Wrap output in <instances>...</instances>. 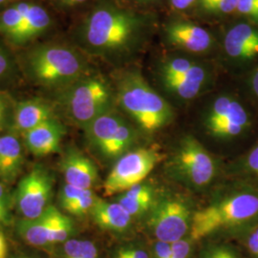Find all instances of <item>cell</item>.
<instances>
[{
	"mask_svg": "<svg viewBox=\"0 0 258 258\" xmlns=\"http://www.w3.org/2000/svg\"><path fill=\"white\" fill-rule=\"evenodd\" d=\"M17 1H19V0H0V12Z\"/></svg>",
	"mask_w": 258,
	"mask_h": 258,
	"instance_id": "obj_44",
	"label": "cell"
},
{
	"mask_svg": "<svg viewBox=\"0 0 258 258\" xmlns=\"http://www.w3.org/2000/svg\"><path fill=\"white\" fill-rule=\"evenodd\" d=\"M132 1H135L141 4H151V3H156L159 0H132Z\"/></svg>",
	"mask_w": 258,
	"mask_h": 258,
	"instance_id": "obj_45",
	"label": "cell"
},
{
	"mask_svg": "<svg viewBox=\"0 0 258 258\" xmlns=\"http://www.w3.org/2000/svg\"><path fill=\"white\" fill-rule=\"evenodd\" d=\"M152 257L150 258H170L171 253V243L156 240L152 246Z\"/></svg>",
	"mask_w": 258,
	"mask_h": 258,
	"instance_id": "obj_37",
	"label": "cell"
},
{
	"mask_svg": "<svg viewBox=\"0 0 258 258\" xmlns=\"http://www.w3.org/2000/svg\"><path fill=\"white\" fill-rule=\"evenodd\" d=\"M116 98L121 109L148 133L165 127L173 119L171 106L137 71L120 76Z\"/></svg>",
	"mask_w": 258,
	"mask_h": 258,
	"instance_id": "obj_4",
	"label": "cell"
},
{
	"mask_svg": "<svg viewBox=\"0 0 258 258\" xmlns=\"http://www.w3.org/2000/svg\"><path fill=\"white\" fill-rule=\"evenodd\" d=\"M115 95L110 84L100 76L86 75L60 90L58 102L65 114L84 128L111 110Z\"/></svg>",
	"mask_w": 258,
	"mask_h": 258,
	"instance_id": "obj_5",
	"label": "cell"
},
{
	"mask_svg": "<svg viewBox=\"0 0 258 258\" xmlns=\"http://www.w3.org/2000/svg\"><path fill=\"white\" fill-rule=\"evenodd\" d=\"M236 12L247 22L258 26V0H238Z\"/></svg>",
	"mask_w": 258,
	"mask_h": 258,
	"instance_id": "obj_31",
	"label": "cell"
},
{
	"mask_svg": "<svg viewBox=\"0 0 258 258\" xmlns=\"http://www.w3.org/2000/svg\"><path fill=\"white\" fill-rule=\"evenodd\" d=\"M192 241L190 237L188 239L178 240L176 242L171 243V253L170 258H188L191 247H192Z\"/></svg>",
	"mask_w": 258,
	"mask_h": 258,
	"instance_id": "obj_33",
	"label": "cell"
},
{
	"mask_svg": "<svg viewBox=\"0 0 258 258\" xmlns=\"http://www.w3.org/2000/svg\"><path fill=\"white\" fill-rule=\"evenodd\" d=\"M23 64L28 77L37 84L60 90L89 74L83 54L61 43H43L31 48L25 53Z\"/></svg>",
	"mask_w": 258,
	"mask_h": 258,
	"instance_id": "obj_2",
	"label": "cell"
},
{
	"mask_svg": "<svg viewBox=\"0 0 258 258\" xmlns=\"http://www.w3.org/2000/svg\"><path fill=\"white\" fill-rule=\"evenodd\" d=\"M64 134V126L55 117L23 135L29 151L35 156L44 157L58 151Z\"/></svg>",
	"mask_w": 258,
	"mask_h": 258,
	"instance_id": "obj_15",
	"label": "cell"
},
{
	"mask_svg": "<svg viewBox=\"0 0 258 258\" xmlns=\"http://www.w3.org/2000/svg\"><path fill=\"white\" fill-rule=\"evenodd\" d=\"M164 34L170 46L194 54L207 53L214 45L213 37L206 28L186 20L170 21Z\"/></svg>",
	"mask_w": 258,
	"mask_h": 258,
	"instance_id": "obj_12",
	"label": "cell"
},
{
	"mask_svg": "<svg viewBox=\"0 0 258 258\" xmlns=\"http://www.w3.org/2000/svg\"><path fill=\"white\" fill-rule=\"evenodd\" d=\"M61 169L66 184L92 189L98 180V170L92 161L83 153L73 150L62 160Z\"/></svg>",
	"mask_w": 258,
	"mask_h": 258,
	"instance_id": "obj_16",
	"label": "cell"
},
{
	"mask_svg": "<svg viewBox=\"0 0 258 258\" xmlns=\"http://www.w3.org/2000/svg\"><path fill=\"white\" fill-rule=\"evenodd\" d=\"M20 258H27V257H20Z\"/></svg>",
	"mask_w": 258,
	"mask_h": 258,
	"instance_id": "obj_47",
	"label": "cell"
},
{
	"mask_svg": "<svg viewBox=\"0 0 258 258\" xmlns=\"http://www.w3.org/2000/svg\"><path fill=\"white\" fill-rule=\"evenodd\" d=\"M196 62L184 56H172L162 61L159 71L162 80L175 78L190 70Z\"/></svg>",
	"mask_w": 258,
	"mask_h": 258,
	"instance_id": "obj_26",
	"label": "cell"
},
{
	"mask_svg": "<svg viewBox=\"0 0 258 258\" xmlns=\"http://www.w3.org/2000/svg\"><path fill=\"white\" fill-rule=\"evenodd\" d=\"M198 3L206 14L226 16L236 12L238 0H198Z\"/></svg>",
	"mask_w": 258,
	"mask_h": 258,
	"instance_id": "obj_27",
	"label": "cell"
},
{
	"mask_svg": "<svg viewBox=\"0 0 258 258\" xmlns=\"http://www.w3.org/2000/svg\"><path fill=\"white\" fill-rule=\"evenodd\" d=\"M23 164L22 148L15 135L0 136V179L13 182L20 172Z\"/></svg>",
	"mask_w": 258,
	"mask_h": 258,
	"instance_id": "obj_21",
	"label": "cell"
},
{
	"mask_svg": "<svg viewBox=\"0 0 258 258\" xmlns=\"http://www.w3.org/2000/svg\"><path fill=\"white\" fill-rule=\"evenodd\" d=\"M57 209L50 205L45 212L35 219H22L18 224L19 236L36 248L49 247V235Z\"/></svg>",
	"mask_w": 258,
	"mask_h": 258,
	"instance_id": "obj_19",
	"label": "cell"
},
{
	"mask_svg": "<svg viewBox=\"0 0 258 258\" xmlns=\"http://www.w3.org/2000/svg\"><path fill=\"white\" fill-rule=\"evenodd\" d=\"M85 131L93 147L109 159L128 152L136 138L133 127L113 109L92 120Z\"/></svg>",
	"mask_w": 258,
	"mask_h": 258,
	"instance_id": "obj_6",
	"label": "cell"
},
{
	"mask_svg": "<svg viewBox=\"0 0 258 258\" xmlns=\"http://www.w3.org/2000/svg\"><path fill=\"white\" fill-rule=\"evenodd\" d=\"M201 258H239V256L231 249L221 246L208 249Z\"/></svg>",
	"mask_w": 258,
	"mask_h": 258,
	"instance_id": "obj_36",
	"label": "cell"
},
{
	"mask_svg": "<svg viewBox=\"0 0 258 258\" xmlns=\"http://www.w3.org/2000/svg\"><path fill=\"white\" fill-rule=\"evenodd\" d=\"M60 258H99V250L90 240L70 238L63 243Z\"/></svg>",
	"mask_w": 258,
	"mask_h": 258,
	"instance_id": "obj_24",
	"label": "cell"
},
{
	"mask_svg": "<svg viewBox=\"0 0 258 258\" xmlns=\"http://www.w3.org/2000/svg\"><path fill=\"white\" fill-rule=\"evenodd\" d=\"M115 258H150V254L139 245H127L118 249Z\"/></svg>",
	"mask_w": 258,
	"mask_h": 258,
	"instance_id": "obj_34",
	"label": "cell"
},
{
	"mask_svg": "<svg viewBox=\"0 0 258 258\" xmlns=\"http://www.w3.org/2000/svg\"><path fill=\"white\" fill-rule=\"evenodd\" d=\"M173 166L179 176L196 187L211 184L216 173L214 159L203 145L191 136H186L180 142Z\"/></svg>",
	"mask_w": 258,
	"mask_h": 258,
	"instance_id": "obj_8",
	"label": "cell"
},
{
	"mask_svg": "<svg viewBox=\"0 0 258 258\" xmlns=\"http://www.w3.org/2000/svg\"><path fill=\"white\" fill-rule=\"evenodd\" d=\"M74 223L72 219L57 210L55 220L49 235V246L64 243L74 233Z\"/></svg>",
	"mask_w": 258,
	"mask_h": 258,
	"instance_id": "obj_25",
	"label": "cell"
},
{
	"mask_svg": "<svg viewBox=\"0 0 258 258\" xmlns=\"http://www.w3.org/2000/svg\"><path fill=\"white\" fill-rule=\"evenodd\" d=\"M15 73V62L8 51L0 46V82L10 79Z\"/></svg>",
	"mask_w": 258,
	"mask_h": 258,
	"instance_id": "obj_32",
	"label": "cell"
},
{
	"mask_svg": "<svg viewBox=\"0 0 258 258\" xmlns=\"http://www.w3.org/2000/svg\"><path fill=\"white\" fill-rule=\"evenodd\" d=\"M10 222V199L8 192L0 183V225H7Z\"/></svg>",
	"mask_w": 258,
	"mask_h": 258,
	"instance_id": "obj_35",
	"label": "cell"
},
{
	"mask_svg": "<svg viewBox=\"0 0 258 258\" xmlns=\"http://www.w3.org/2000/svg\"><path fill=\"white\" fill-rule=\"evenodd\" d=\"M227 56L237 62L247 63L258 58V26L241 22L231 26L224 37Z\"/></svg>",
	"mask_w": 258,
	"mask_h": 258,
	"instance_id": "obj_13",
	"label": "cell"
},
{
	"mask_svg": "<svg viewBox=\"0 0 258 258\" xmlns=\"http://www.w3.org/2000/svg\"><path fill=\"white\" fill-rule=\"evenodd\" d=\"M89 190L90 189L81 188L71 184H65L59 194L60 207L65 211L68 207L80 200L83 195H85Z\"/></svg>",
	"mask_w": 258,
	"mask_h": 258,
	"instance_id": "obj_30",
	"label": "cell"
},
{
	"mask_svg": "<svg viewBox=\"0 0 258 258\" xmlns=\"http://www.w3.org/2000/svg\"><path fill=\"white\" fill-rule=\"evenodd\" d=\"M149 19L116 0H99L75 31V39L89 55L119 59L134 53L147 37Z\"/></svg>",
	"mask_w": 258,
	"mask_h": 258,
	"instance_id": "obj_1",
	"label": "cell"
},
{
	"mask_svg": "<svg viewBox=\"0 0 258 258\" xmlns=\"http://www.w3.org/2000/svg\"><path fill=\"white\" fill-rule=\"evenodd\" d=\"M191 212L179 198H166L159 202L150 213L148 224L157 240L173 243L183 239L190 230Z\"/></svg>",
	"mask_w": 258,
	"mask_h": 258,
	"instance_id": "obj_9",
	"label": "cell"
},
{
	"mask_svg": "<svg viewBox=\"0 0 258 258\" xmlns=\"http://www.w3.org/2000/svg\"><path fill=\"white\" fill-rule=\"evenodd\" d=\"M55 118L54 108L41 99L20 102L14 110V127L23 134Z\"/></svg>",
	"mask_w": 258,
	"mask_h": 258,
	"instance_id": "obj_18",
	"label": "cell"
},
{
	"mask_svg": "<svg viewBox=\"0 0 258 258\" xmlns=\"http://www.w3.org/2000/svg\"><path fill=\"white\" fill-rule=\"evenodd\" d=\"M53 177L41 166H36L19 182L16 201L24 219H35L50 206L54 185Z\"/></svg>",
	"mask_w": 258,
	"mask_h": 258,
	"instance_id": "obj_10",
	"label": "cell"
},
{
	"mask_svg": "<svg viewBox=\"0 0 258 258\" xmlns=\"http://www.w3.org/2000/svg\"><path fill=\"white\" fill-rule=\"evenodd\" d=\"M51 1L59 9L72 10L83 6L89 0H51Z\"/></svg>",
	"mask_w": 258,
	"mask_h": 258,
	"instance_id": "obj_39",
	"label": "cell"
},
{
	"mask_svg": "<svg viewBox=\"0 0 258 258\" xmlns=\"http://www.w3.org/2000/svg\"><path fill=\"white\" fill-rule=\"evenodd\" d=\"M247 247L249 252L255 258H258V227L249 233Z\"/></svg>",
	"mask_w": 258,
	"mask_h": 258,
	"instance_id": "obj_40",
	"label": "cell"
},
{
	"mask_svg": "<svg viewBox=\"0 0 258 258\" xmlns=\"http://www.w3.org/2000/svg\"><path fill=\"white\" fill-rule=\"evenodd\" d=\"M250 124L249 113L237 100L228 95L216 98L208 111L206 126L216 138H234Z\"/></svg>",
	"mask_w": 258,
	"mask_h": 258,
	"instance_id": "obj_11",
	"label": "cell"
},
{
	"mask_svg": "<svg viewBox=\"0 0 258 258\" xmlns=\"http://www.w3.org/2000/svg\"><path fill=\"white\" fill-rule=\"evenodd\" d=\"M209 73L207 68L200 63L175 78L162 80L164 86L168 92L171 93L177 98L188 101L196 98L203 90L204 86L208 82Z\"/></svg>",
	"mask_w": 258,
	"mask_h": 258,
	"instance_id": "obj_17",
	"label": "cell"
},
{
	"mask_svg": "<svg viewBox=\"0 0 258 258\" xmlns=\"http://www.w3.org/2000/svg\"><path fill=\"white\" fill-rule=\"evenodd\" d=\"M249 87L251 92L258 99V66L254 69L249 78Z\"/></svg>",
	"mask_w": 258,
	"mask_h": 258,
	"instance_id": "obj_42",
	"label": "cell"
},
{
	"mask_svg": "<svg viewBox=\"0 0 258 258\" xmlns=\"http://www.w3.org/2000/svg\"><path fill=\"white\" fill-rule=\"evenodd\" d=\"M163 157L153 148H139L128 151L117 161L103 184L105 196L122 194L141 184L154 169Z\"/></svg>",
	"mask_w": 258,
	"mask_h": 258,
	"instance_id": "obj_7",
	"label": "cell"
},
{
	"mask_svg": "<svg viewBox=\"0 0 258 258\" xmlns=\"http://www.w3.org/2000/svg\"><path fill=\"white\" fill-rule=\"evenodd\" d=\"M169 2L177 11H184L190 8L198 0H169Z\"/></svg>",
	"mask_w": 258,
	"mask_h": 258,
	"instance_id": "obj_41",
	"label": "cell"
},
{
	"mask_svg": "<svg viewBox=\"0 0 258 258\" xmlns=\"http://www.w3.org/2000/svg\"><path fill=\"white\" fill-rule=\"evenodd\" d=\"M53 19L42 5L32 1L27 16L22 24L4 39L10 45L26 46L43 36L53 26Z\"/></svg>",
	"mask_w": 258,
	"mask_h": 258,
	"instance_id": "obj_14",
	"label": "cell"
},
{
	"mask_svg": "<svg viewBox=\"0 0 258 258\" xmlns=\"http://www.w3.org/2000/svg\"><path fill=\"white\" fill-rule=\"evenodd\" d=\"M152 201L153 194L151 188L142 183L120 194L117 199V202L120 204L132 217L147 212L151 207Z\"/></svg>",
	"mask_w": 258,
	"mask_h": 258,
	"instance_id": "obj_22",
	"label": "cell"
},
{
	"mask_svg": "<svg viewBox=\"0 0 258 258\" xmlns=\"http://www.w3.org/2000/svg\"><path fill=\"white\" fill-rule=\"evenodd\" d=\"M10 111V101L4 93L0 92V129L5 124Z\"/></svg>",
	"mask_w": 258,
	"mask_h": 258,
	"instance_id": "obj_38",
	"label": "cell"
},
{
	"mask_svg": "<svg viewBox=\"0 0 258 258\" xmlns=\"http://www.w3.org/2000/svg\"><path fill=\"white\" fill-rule=\"evenodd\" d=\"M32 1L19 0L0 12V37L5 38L22 24Z\"/></svg>",
	"mask_w": 258,
	"mask_h": 258,
	"instance_id": "obj_23",
	"label": "cell"
},
{
	"mask_svg": "<svg viewBox=\"0 0 258 258\" xmlns=\"http://www.w3.org/2000/svg\"><path fill=\"white\" fill-rule=\"evenodd\" d=\"M7 250H8V245L6 242V238L3 235V233L0 232V255L6 257Z\"/></svg>",
	"mask_w": 258,
	"mask_h": 258,
	"instance_id": "obj_43",
	"label": "cell"
},
{
	"mask_svg": "<svg viewBox=\"0 0 258 258\" xmlns=\"http://www.w3.org/2000/svg\"><path fill=\"white\" fill-rule=\"evenodd\" d=\"M90 213L100 228L114 232L127 230L132 221V216L120 204L109 203L99 198Z\"/></svg>",
	"mask_w": 258,
	"mask_h": 258,
	"instance_id": "obj_20",
	"label": "cell"
},
{
	"mask_svg": "<svg viewBox=\"0 0 258 258\" xmlns=\"http://www.w3.org/2000/svg\"><path fill=\"white\" fill-rule=\"evenodd\" d=\"M238 169L243 175L258 180V143L240 161Z\"/></svg>",
	"mask_w": 258,
	"mask_h": 258,
	"instance_id": "obj_28",
	"label": "cell"
},
{
	"mask_svg": "<svg viewBox=\"0 0 258 258\" xmlns=\"http://www.w3.org/2000/svg\"><path fill=\"white\" fill-rule=\"evenodd\" d=\"M0 258H5V256H2V255H0Z\"/></svg>",
	"mask_w": 258,
	"mask_h": 258,
	"instance_id": "obj_46",
	"label": "cell"
},
{
	"mask_svg": "<svg viewBox=\"0 0 258 258\" xmlns=\"http://www.w3.org/2000/svg\"><path fill=\"white\" fill-rule=\"evenodd\" d=\"M258 220V189L246 187L194 212L189 237L203 239L216 231L234 229Z\"/></svg>",
	"mask_w": 258,
	"mask_h": 258,
	"instance_id": "obj_3",
	"label": "cell"
},
{
	"mask_svg": "<svg viewBox=\"0 0 258 258\" xmlns=\"http://www.w3.org/2000/svg\"><path fill=\"white\" fill-rule=\"evenodd\" d=\"M97 200H98V197L95 195L93 189H90L87 194L83 195L80 200H78L76 203L68 207L65 210V212L77 216L89 213L92 211L93 207Z\"/></svg>",
	"mask_w": 258,
	"mask_h": 258,
	"instance_id": "obj_29",
	"label": "cell"
}]
</instances>
